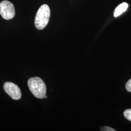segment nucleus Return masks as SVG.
Segmentation results:
<instances>
[{"label": "nucleus", "mask_w": 131, "mask_h": 131, "mask_svg": "<svg viewBox=\"0 0 131 131\" xmlns=\"http://www.w3.org/2000/svg\"><path fill=\"white\" fill-rule=\"evenodd\" d=\"M0 14L3 19L9 20L15 15L14 5L8 1H3L0 3Z\"/></svg>", "instance_id": "obj_3"}, {"label": "nucleus", "mask_w": 131, "mask_h": 131, "mask_svg": "<svg viewBox=\"0 0 131 131\" xmlns=\"http://www.w3.org/2000/svg\"><path fill=\"white\" fill-rule=\"evenodd\" d=\"M128 7V4L126 3H123L119 5L116 8L114 12V17H117L124 12Z\"/></svg>", "instance_id": "obj_5"}, {"label": "nucleus", "mask_w": 131, "mask_h": 131, "mask_svg": "<svg viewBox=\"0 0 131 131\" xmlns=\"http://www.w3.org/2000/svg\"><path fill=\"white\" fill-rule=\"evenodd\" d=\"M126 89L128 91L131 92V79L127 82L126 84Z\"/></svg>", "instance_id": "obj_7"}, {"label": "nucleus", "mask_w": 131, "mask_h": 131, "mask_svg": "<svg viewBox=\"0 0 131 131\" xmlns=\"http://www.w3.org/2000/svg\"><path fill=\"white\" fill-rule=\"evenodd\" d=\"M28 87L30 91L37 98L43 99L46 94V86L41 78L35 77L28 81Z\"/></svg>", "instance_id": "obj_1"}, {"label": "nucleus", "mask_w": 131, "mask_h": 131, "mask_svg": "<svg viewBox=\"0 0 131 131\" xmlns=\"http://www.w3.org/2000/svg\"><path fill=\"white\" fill-rule=\"evenodd\" d=\"M124 116L128 120L131 122V109H127L124 112Z\"/></svg>", "instance_id": "obj_6"}, {"label": "nucleus", "mask_w": 131, "mask_h": 131, "mask_svg": "<svg viewBox=\"0 0 131 131\" xmlns=\"http://www.w3.org/2000/svg\"><path fill=\"white\" fill-rule=\"evenodd\" d=\"M101 131H115L116 130H114V129H113L112 128L108 126H105L103 127Z\"/></svg>", "instance_id": "obj_8"}, {"label": "nucleus", "mask_w": 131, "mask_h": 131, "mask_svg": "<svg viewBox=\"0 0 131 131\" xmlns=\"http://www.w3.org/2000/svg\"><path fill=\"white\" fill-rule=\"evenodd\" d=\"M47 98V96H45V98Z\"/></svg>", "instance_id": "obj_9"}, {"label": "nucleus", "mask_w": 131, "mask_h": 131, "mask_svg": "<svg viewBox=\"0 0 131 131\" xmlns=\"http://www.w3.org/2000/svg\"><path fill=\"white\" fill-rule=\"evenodd\" d=\"M4 89L5 92L11 98L18 100L21 98V93L19 86L12 82H6L4 85Z\"/></svg>", "instance_id": "obj_4"}, {"label": "nucleus", "mask_w": 131, "mask_h": 131, "mask_svg": "<svg viewBox=\"0 0 131 131\" xmlns=\"http://www.w3.org/2000/svg\"><path fill=\"white\" fill-rule=\"evenodd\" d=\"M50 9L47 5H43L38 10L35 19V25L38 30L45 28L49 23L50 18Z\"/></svg>", "instance_id": "obj_2"}]
</instances>
